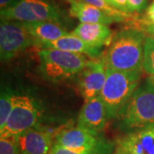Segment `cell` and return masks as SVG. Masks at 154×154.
Returning <instances> with one entry per match:
<instances>
[{
	"instance_id": "1",
	"label": "cell",
	"mask_w": 154,
	"mask_h": 154,
	"mask_svg": "<svg viewBox=\"0 0 154 154\" xmlns=\"http://www.w3.org/2000/svg\"><path fill=\"white\" fill-rule=\"evenodd\" d=\"M146 34L139 28H127L113 37L103 59L105 67L119 71H141Z\"/></svg>"
},
{
	"instance_id": "2",
	"label": "cell",
	"mask_w": 154,
	"mask_h": 154,
	"mask_svg": "<svg viewBox=\"0 0 154 154\" xmlns=\"http://www.w3.org/2000/svg\"><path fill=\"white\" fill-rule=\"evenodd\" d=\"M141 71H119L106 68V81L100 98L109 119L117 117L140 84Z\"/></svg>"
},
{
	"instance_id": "3",
	"label": "cell",
	"mask_w": 154,
	"mask_h": 154,
	"mask_svg": "<svg viewBox=\"0 0 154 154\" xmlns=\"http://www.w3.org/2000/svg\"><path fill=\"white\" fill-rule=\"evenodd\" d=\"M38 56L39 71L44 78L52 82L80 75L90 61L88 56L56 49H41Z\"/></svg>"
},
{
	"instance_id": "4",
	"label": "cell",
	"mask_w": 154,
	"mask_h": 154,
	"mask_svg": "<svg viewBox=\"0 0 154 154\" xmlns=\"http://www.w3.org/2000/svg\"><path fill=\"white\" fill-rule=\"evenodd\" d=\"M117 117L130 132L154 125V86L149 79L138 87Z\"/></svg>"
},
{
	"instance_id": "5",
	"label": "cell",
	"mask_w": 154,
	"mask_h": 154,
	"mask_svg": "<svg viewBox=\"0 0 154 154\" xmlns=\"http://www.w3.org/2000/svg\"><path fill=\"white\" fill-rule=\"evenodd\" d=\"M54 145L89 154H111L116 145L101 134L89 131L78 126L61 130L54 138Z\"/></svg>"
},
{
	"instance_id": "6",
	"label": "cell",
	"mask_w": 154,
	"mask_h": 154,
	"mask_svg": "<svg viewBox=\"0 0 154 154\" xmlns=\"http://www.w3.org/2000/svg\"><path fill=\"white\" fill-rule=\"evenodd\" d=\"M41 110L28 95L15 94L14 105L5 127L0 130L1 138H13L38 125Z\"/></svg>"
},
{
	"instance_id": "7",
	"label": "cell",
	"mask_w": 154,
	"mask_h": 154,
	"mask_svg": "<svg viewBox=\"0 0 154 154\" xmlns=\"http://www.w3.org/2000/svg\"><path fill=\"white\" fill-rule=\"evenodd\" d=\"M1 19L21 22H60L58 9L47 0H22L12 8L1 11Z\"/></svg>"
},
{
	"instance_id": "8",
	"label": "cell",
	"mask_w": 154,
	"mask_h": 154,
	"mask_svg": "<svg viewBox=\"0 0 154 154\" xmlns=\"http://www.w3.org/2000/svg\"><path fill=\"white\" fill-rule=\"evenodd\" d=\"M31 45H35V41L28 33L23 22L1 19V60H11Z\"/></svg>"
},
{
	"instance_id": "9",
	"label": "cell",
	"mask_w": 154,
	"mask_h": 154,
	"mask_svg": "<svg viewBox=\"0 0 154 154\" xmlns=\"http://www.w3.org/2000/svg\"><path fill=\"white\" fill-rule=\"evenodd\" d=\"M79 88L85 100L99 96L106 81V67L103 58L90 59L80 74Z\"/></svg>"
},
{
	"instance_id": "10",
	"label": "cell",
	"mask_w": 154,
	"mask_h": 154,
	"mask_svg": "<svg viewBox=\"0 0 154 154\" xmlns=\"http://www.w3.org/2000/svg\"><path fill=\"white\" fill-rule=\"evenodd\" d=\"M114 153L154 154V125L128 133L117 140Z\"/></svg>"
},
{
	"instance_id": "11",
	"label": "cell",
	"mask_w": 154,
	"mask_h": 154,
	"mask_svg": "<svg viewBox=\"0 0 154 154\" xmlns=\"http://www.w3.org/2000/svg\"><path fill=\"white\" fill-rule=\"evenodd\" d=\"M108 112L100 96L85 100L78 116V126L89 131L101 134L106 127Z\"/></svg>"
},
{
	"instance_id": "12",
	"label": "cell",
	"mask_w": 154,
	"mask_h": 154,
	"mask_svg": "<svg viewBox=\"0 0 154 154\" xmlns=\"http://www.w3.org/2000/svg\"><path fill=\"white\" fill-rule=\"evenodd\" d=\"M14 138L21 154H49L54 145L51 133L35 128Z\"/></svg>"
},
{
	"instance_id": "13",
	"label": "cell",
	"mask_w": 154,
	"mask_h": 154,
	"mask_svg": "<svg viewBox=\"0 0 154 154\" xmlns=\"http://www.w3.org/2000/svg\"><path fill=\"white\" fill-rule=\"evenodd\" d=\"M71 33L91 46L102 49L110 45L113 33L108 25L101 23H80Z\"/></svg>"
},
{
	"instance_id": "14",
	"label": "cell",
	"mask_w": 154,
	"mask_h": 154,
	"mask_svg": "<svg viewBox=\"0 0 154 154\" xmlns=\"http://www.w3.org/2000/svg\"><path fill=\"white\" fill-rule=\"evenodd\" d=\"M39 47L42 49H56L69 51L77 54H82L88 56L91 59L99 58L101 54V49L91 46L82 38L75 36L73 33H68L67 35L57 39L55 41L45 43Z\"/></svg>"
},
{
	"instance_id": "15",
	"label": "cell",
	"mask_w": 154,
	"mask_h": 154,
	"mask_svg": "<svg viewBox=\"0 0 154 154\" xmlns=\"http://www.w3.org/2000/svg\"><path fill=\"white\" fill-rule=\"evenodd\" d=\"M23 24L34 39L35 45L38 47L45 43L55 41L69 33L59 22H23Z\"/></svg>"
},
{
	"instance_id": "16",
	"label": "cell",
	"mask_w": 154,
	"mask_h": 154,
	"mask_svg": "<svg viewBox=\"0 0 154 154\" xmlns=\"http://www.w3.org/2000/svg\"><path fill=\"white\" fill-rule=\"evenodd\" d=\"M69 13L82 23H101L109 25L116 21L104 11L80 0H69Z\"/></svg>"
},
{
	"instance_id": "17",
	"label": "cell",
	"mask_w": 154,
	"mask_h": 154,
	"mask_svg": "<svg viewBox=\"0 0 154 154\" xmlns=\"http://www.w3.org/2000/svg\"><path fill=\"white\" fill-rule=\"evenodd\" d=\"M15 94L12 91L2 90L0 96V130L5 127L14 105Z\"/></svg>"
},
{
	"instance_id": "18",
	"label": "cell",
	"mask_w": 154,
	"mask_h": 154,
	"mask_svg": "<svg viewBox=\"0 0 154 154\" xmlns=\"http://www.w3.org/2000/svg\"><path fill=\"white\" fill-rule=\"evenodd\" d=\"M80 1L99 8V10L104 11L106 15L113 18L116 22H123L132 17L131 14H128L114 8L113 6L109 5L106 0H80Z\"/></svg>"
},
{
	"instance_id": "19",
	"label": "cell",
	"mask_w": 154,
	"mask_h": 154,
	"mask_svg": "<svg viewBox=\"0 0 154 154\" xmlns=\"http://www.w3.org/2000/svg\"><path fill=\"white\" fill-rule=\"evenodd\" d=\"M142 70L154 76V39L146 35L144 43Z\"/></svg>"
},
{
	"instance_id": "20",
	"label": "cell",
	"mask_w": 154,
	"mask_h": 154,
	"mask_svg": "<svg viewBox=\"0 0 154 154\" xmlns=\"http://www.w3.org/2000/svg\"><path fill=\"white\" fill-rule=\"evenodd\" d=\"M0 154H21L15 138H0Z\"/></svg>"
},
{
	"instance_id": "21",
	"label": "cell",
	"mask_w": 154,
	"mask_h": 154,
	"mask_svg": "<svg viewBox=\"0 0 154 154\" xmlns=\"http://www.w3.org/2000/svg\"><path fill=\"white\" fill-rule=\"evenodd\" d=\"M148 0H128V11L130 13L140 12L146 9Z\"/></svg>"
},
{
	"instance_id": "22",
	"label": "cell",
	"mask_w": 154,
	"mask_h": 154,
	"mask_svg": "<svg viewBox=\"0 0 154 154\" xmlns=\"http://www.w3.org/2000/svg\"><path fill=\"white\" fill-rule=\"evenodd\" d=\"M139 27H140L138 28L139 29L142 30L147 36L154 39V24H151L142 19V20H140Z\"/></svg>"
},
{
	"instance_id": "23",
	"label": "cell",
	"mask_w": 154,
	"mask_h": 154,
	"mask_svg": "<svg viewBox=\"0 0 154 154\" xmlns=\"http://www.w3.org/2000/svg\"><path fill=\"white\" fill-rule=\"evenodd\" d=\"M49 154H89V153H84L81 152H77L74 150L65 148L57 145H53V147L51 149V151L50 152Z\"/></svg>"
},
{
	"instance_id": "24",
	"label": "cell",
	"mask_w": 154,
	"mask_h": 154,
	"mask_svg": "<svg viewBox=\"0 0 154 154\" xmlns=\"http://www.w3.org/2000/svg\"><path fill=\"white\" fill-rule=\"evenodd\" d=\"M112 6L119 10V11L125 12L128 14H131L128 11V0H113L112 1Z\"/></svg>"
},
{
	"instance_id": "25",
	"label": "cell",
	"mask_w": 154,
	"mask_h": 154,
	"mask_svg": "<svg viewBox=\"0 0 154 154\" xmlns=\"http://www.w3.org/2000/svg\"><path fill=\"white\" fill-rule=\"evenodd\" d=\"M22 0H0V8L1 11L7 10L17 5L18 3H20Z\"/></svg>"
},
{
	"instance_id": "26",
	"label": "cell",
	"mask_w": 154,
	"mask_h": 154,
	"mask_svg": "<svg viewBox=\"0 0 154 154\" xmlns=\"http://www.w3.org/2000/svg\"><path fill=\"white\" fill-rule=\"evenodd\" d=\"M144 20L151 24H154V2L147 7L146 11V17L144 18Z\"/></svg>"
},
{
	"instance_id": "27",
	"label": "cell",
	"mask_w": 154,
	"mask_h": 154,
	"mask_svg": "<svg viewBox=\"0 0 154 154\" xmlns=\"http://www.w3.org/2000/svg\"><path fill=\"white\" fill-rule=\"evenodd\" d=\"M148 79L150 80V81H151V82L152 83V84H153V86H154V76H153V75H151V76L149 77Z\"/></svg>"
},
{
	"instance_id": "28",
	"label": "cell",
	"mask_w": 154,
	"mask_h": 154,
	"mask_svg": "<svg viewBox=\"0 0 154 154\" xmlns=\"http://www.w3.org/2000/svg\"><path fill=\"white\" fill-rule=\"evenodd\" d=\"M106 1L108 2V4H109V5H110L112 6V1H113V0H106Z\"/></svg>"
},
{
	"instance_id": "29",
	"label": "cell",
	"mask_w": 154,
	"mask_h": 154,
	"mask_svg": "<svg viewBox=\"0 0 154 154\" xmlns=\"http://www.w3.org/2000/svg\"><path fill=\"white\" fill-rule=\"evenodd\" d=\"M114 154H118V153H114Z\"/></svg>"
},
{
	"instance_id": "30",
	"label": "cell",
	"mask_w": 154,
	"mask_h": 154,
	"mask_svg": "<svg viewBox=\"0 0 154 154\" xmlns=\"http://www.w3.org/2000/svg\"><path fill=\"white\" fill-rule=\"evenodd\" d=\"M67 1H69V0H67Z\"/></svg>"
}]
</instances>
